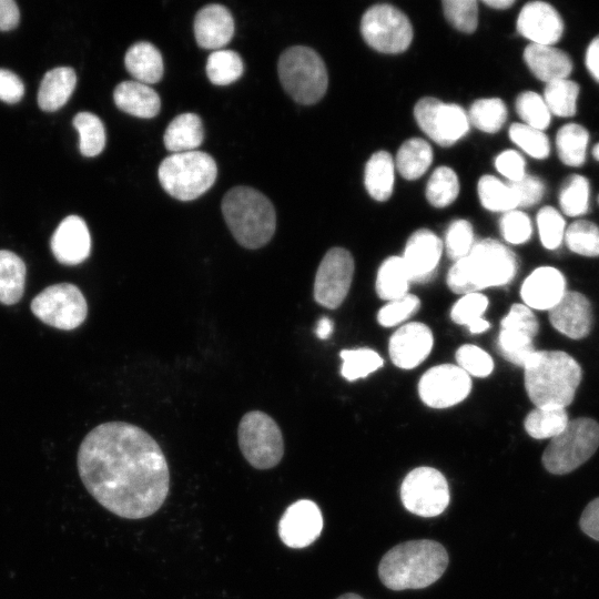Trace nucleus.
<instances>
[{
    "label": "nucleus",
    "mask_w": 599,
    "mask_h": 599,
    "mask_svg": "<svg viewBox=\"0 0 599 599\" xmlns=\"http://www.w3.org/2000/svg\"><path fill=\"white\" fill-rule=\"evenodd\" d=\"M566 293V280L562 273L551 266H541L532 271L524 281L520 296L530 309L549 311Z\"/></svg>",
    "instance_id": "23"
},
{
    "label": "nucleus",
    "mask_w": 599,
    "mask_h": 599,
    "mask_svg": "<svg viewBox=\"0 0 599 599\" xmlns=\"http://www.w3.org/2000/svg\"><path fill=\"white\" fill-rule=\"evenodd\" d=\"M75 84L77 75L72 68L59 67L48 71L39 88V106L47 112L60 109L71 97Z\"/></svg>",
    "instance_id": "28"
},
{
    "label": "nucleus",
    "mask_w": 599,
    "mask_h": 599,
    "mask_svg": "<svg viewBox=\"0 0 599 599\" xmlns=\"http://www.w3.org/2000/svg\"><path fill=\"white\" fill-rule=\"evenodd\" d=\"M222 213L236 242L245 248H260L273 237L276 214L272 202L250 186H235L222 200Z\"/></svg>",
    "instance_id": "5"
},
{
    "label": "nucleus",
    "mask_w": 599,
    "mask_h": 599,
    "mask_svg": "<svg viewBox=\"0 0 599 599\" xmlns=\"http://www.w3.org/2000/svg\"><path fill=\"white\" fill-rule=\"evenodd\" d=\"M432 161L430 145L423 139L413 138L398 149L395 164L403 177L416 180L427 171Z\"/></svg>",
    "instance_id": "33"
},
{
    "label": "nucleus",
    "mask_w": 599,
    "mask_h": 599,
    "mask_svg": "<svg viewBox=\"0 0 599 599\" xmlns=\"http://www.w3.org/2000/svg\"><path fill=\"white\" fill-rule=\"evenodd\" d=\"M19 8L13 0H0V30L8 31L19 23Z\"/></svg>",
    "instance_id": "58"
},
{
    "label": "nucleus",
    "mask_w": 599,
    "mask_h": 599,
    "mask_svg": "<svg viewBox=\"0 0 599 599\" xmlns=\"http://www.w3.org/2000/svg\"><path fill=\"white\" fill-rule=\"evenodd\" d=\"M443 253V242L429 230H418L408 238L402 256L412 282L429 281Z\"/></svg>",
    "instance_id": "21"
},
{
    "label": "nucleus",
    "mask_w": 599,
    "mask_h": 599,
    "mask_svg": "<svg viewBox=\"0 0 599 599\" xmlns=\"http://www.w3.org/2000/svg\"><path fill=\"white\" fill-rule=\"evenodd\" d=\"M592 155L597 161H599V143L595 145L592 150Z\"/></svg>",
    "instance_id": "63"
},
{
    "label": "nucleus",
    "mask_w": 599,
    "mask_h": 599,
    "mask_svg": "<svg viewBox=\"0 0 599 599\" xmlns=\"http://www.w3.org/2000/svg\"><path fill=\"white\" fill-rule=\"evenodd\" d=\"M27 267L11 251L0 250V303L13 305L24 292Z\"/></svg>",
    "instance_id": "30"
},
{
    "label": "nucleus",
    "mask_w": 599,
    "mask_h": 599,
    "mask_svg": "<svg viewBox=\"0 0 599 599\" xmlns=\"http://www.w3.org/2000/svg\"><path fill=\"white\" fill-rule=\"evenodd\" d=\"M51 251L55 260L64 265H78L85 261L91 251V236L84 220L78 215L62 220L51 237Z\"/></svg>",
    "instance_id": "22"
},
{
    "label": "nucleus",
    "mask_w": 599,
    "mask_h": 599,
    "mask_svg": "<svg viewBox=\"0 0 599 599\" xmlns=\"http://www.w3.org/2000/svg\"><path fill=\"white\" fill-rule=\"evenodd\" d=\"M332 331H333V323L327 317L321 318L315 329L317 337L322 339L327 338L332 334Z\"/></svg>",
    "instance_id": "60"
},
{
    "label": "nucleus",
    "mask_w": 599,
    "mask_h": 599,
    "mask_svg": "<svg viewBox=\"0 0 599 599\" xmlns=\"http://www.w3.org/2000/svg\"><path fill=\"white\" fill-rule=\"evenodd\" d=\"M517 268L514 252L496 240L484 238L474 243L469 253L450 267L447 285L458 294L477 293L509 283Z\"/></svg>",
    "instance_id": "4"
},
{
    "label": "nucleus",
    "mask_w": 599,
    "mask_h": 599,
    "mask_svg": "<svg viewBox=\"0 0 599 599\" xmlns=\"http://www.w3.org/2000/svg\"><path fill=\"white\" fill-rule=\"evenodd\" d=\"M473 245L474 232L471 224L466 220L451 222L445 236V248L449 258L456 262L465 257Z\"/></svg>",
    "instance_id": "49"
},
{
    "label": "nucleus",
    "mask_w": 599,
    "mask_h": 599,
    "mask_svg": "<svg viewBox=\"0 0 599 599\" xmlns=\"http://www.w3.org/2000/svg\"><path fill=\"white\" fill-rule=\"evenodd\" d=\"M495 166L509 182L518 181L526 175L525 160L514 150L501 152L495 160Z\"/></svg>",
    "instance_id": "55"
},
{
    "label": "nucleus",
    "mask_w": 599,
    "mask_h": 599,
    "mask_svg": "<svg viewBox=\"0 0 599 599\" xmlns=\"http://www.w3.org/2000/svg\"><path fill=\"white\" fill-rule=\"evenodd\" d=\"M361 32L368 45L383 53L403 52L413 39L408 18L390 4L370 7L362 18Z\"/></svg>",
    "instance_id": "11"
},
{
    "label": "nucleus",
    "mask_w": 599,
    "mask_h": 599,
    "mask_svg": "<svg viewBox=\"0 0 599 599\" xmlns=\"http://www.w3.org/2000/svg\"><path fill=\"white\" fill-rule=\"evenodd\" d=\"M77 465L89 494L122 518L149 517L169 495L170 471L160 445L130 423L95 426L80 444Z\"/></svg>",
    "instance_id": "1"
},
{
    "label": "nucleus",
    "mask_w": 599,
    "mask_h": 599,
    "mask_svg": "<svg viewBox=\"0 0 599 599\" xmlns=\"http://www.w3.org/2000/svg\"><path fill=\"white\" fill-rule=\"evenodd\" d=\"M419 128L437 144L449 146L465 136L469 120L464 109L436 98L420 99L414 109Z\"/></svg>",
    "instance_id": "13"
},
{
    "label": "nucleus",
    "mask_w": 599,
    "mask_h": 599,
    "mask_svg": "<svg viewBox=\"0 0 599 599\" xmlns=\"http://www.w3.org/2000/svg\"><path fill=\"white\" fill-rule=\"evenodd\" d=\"M511 141L531 158L542 160L549 155L550 144L544 131L524 123H514L509 129Z\"/></svg>",
    "instance_id": "47"
},
{
    "label": "nucleus",
    "mask_w": 599,
    "mask_h": 599,
    "mask_svg": "<svg viewBox=\"0 0 599 599\" xmlns=\"http://www.w3.org/2000/svg\"><path fill=\"white\" fill-rule=\"evenodd\" d=\"M234 33V20L226 7L211 3L200 9L194 18V34L204 49L220 50Z\"/></svg>",
    "instance_id": "24"
},
{
    "label": "nucleus",
    "mask_w": 599,
    "mask_h": 599,
    "mask_svg": "<svg viewBox=\"0 0 599 599\" xmlns=\"http://www.w3.org/2000/svg\"><path fill=\"white\" fill-rule=\"evenodd\" d=\"M434 344L433 333L423 323L412 322L400 326L390 337L388 352L399 368L412 369L429 355Z\"/></svg>",
    "instance_id": "19"
},
{
    "label": "nucleus",
    "mask_w": 599,
    "mask_h": 599,
    "mask_svg": "<svg viewBox=\"0 0 599 599\" xmlns=\"http://www.w3.org/2000/svg\"><path fill=\"white\" fill-rule=\"evenodd\" d=\"M487 306L488 298L484 294L478 292L464 294L453 306L450 316L455 323L466 325L470 333L480 334L490 327V324L483 318Z\"/></svg>",
    "instance_id": "37"
},
{
    "label": "nucleus",
    "mask_w": 599,
    "mask_h": 599,
    "mask_svg": "<svg viewBox=\"0 0 599 599\" xmlns=\"http://www.w3.org/2000/svg\"><path fill=\"white\" fill-rule=\"evenodd\" d=\"M537 226L541 244L548 250L559 247L566 227L562 215L552 206H544L537 214Z\"/></svg>",
    "instance_id": "48"
},
{
    "label": "nucleus",
    "mask_w": 599,
    "mask_h": 599,
    "mask_svg": "<svg viewBox=\"0 0 599 599\" xmlns=\"http://www.w3.org/2000/svg\"><path fill=\"white\" fill-rule=\"evenodd\" d=\"M569 423L566 408L536 407L525 418L524 426L528 435L536 439H546L558 436Z\"/></svg>",
    "instance_id": "35"
},
{
    "label": "nucleus",
    "mask_w": 599,
    "mask_h": 599,
    "mask_svg": "<svg viewBox=\"0 0 599 599\" xmlns=\"http://www.w3.org/2000/svg\"><path fill=\"white\" fill-rule=\"evenodd\" d=\"M538 331L539 323L534 312L525 304H514L501 319L497 348L505 359L524 367L536 352L534 338Z\"/></svg>",
    "instance_id": "14"
},
{
    "label": "nucleus",
    "mask_w": 599,
    "mask_h": 599,
    "mask_svg": "<svg viewBox=\"0 0 599 599\" xmlns=\"http://www.w3.org/2000/svg\"><path fill=\"white\" fill-rule=\"evenodd\" d=\"M471 382L458 365L441 364L428 369L419 379L420 399L433 408H447L463 402L470 393Z\"/></svg>",
    "instance_id": "16"
},
{
    "label": "nucleus",
    "mask_w": 599,
    "mask_h": 599,
    "mask_svg": "<svg viewBox=\"0 0 599 599\" xmlns=\"http://www.w3.org/2000/svg\"><path fill=\"white\" fill-rule=\"evenodd\" d=\"M342 376L347 380H356L368 376L383 366L382 357L373 349L357 348L341 352Z\"/></svg>",
    "instance_id": "45"
},
{
    "label": "nucleus",
    "mask_w": 599,
    "mask_h": 599,
    "mask_svg": "<svg viewBox=\"0 0 599 599\" xmlns=\"http://www.w3.org/2000/svg\"><path fill=\"white\" fill-rule=\"evenodd\" d=\"M394 160L386 151L374 153L366 163L365 186L376 201L390 197L394 186Z\"/></svg>",
    "instance_id": "31"
},
{
    "label": "nucleus",
    "mask_w": 599,
    "mask_h": 599,
    "mask_svg": "<svg viewBox=\"0 0 599 599\" xmlns=\"http://www.w3.org/2000/svg\"><path fill=\"white\" fill-rule=\"evenodd\" d=\"M243 61L233 50L213 51L206 61V74L215 85H227L235 82L243 73Z\"/></svg>",
    "instance_id": "39"
},
{
    "label": "nucleus",
    "mask_w": 599,
    "mask_h": 599,
    "mask_svg": "<svg viewBox=\"0 0 599 599\" xmlns=\"http://www.w3.org/2000/svg\"><path fill=\"white\" fill-rule=\"evenodd\" d=\"M204 139L201 118L195 113H182L166 126L163 141L172 153L195 151Z\"/></svg>",
    "instance_id": "29"
},
{
    "label": "nucleus",
    "mask_w": 599,
    "mask_h": 599,
    "mask_svg": "<svg viewBox=\"0 0 599 599\" xmlns=\"http://www.w3.org/2000/svg\"><path fill=\"white\" fill-rule=\"evenodd\" d=\"M399 493L404 507L420 517L440 515L450 499L446 478L432 467L410 470L403 479Z\"/></svg>",
    "instance_id": "12"
},
{
    "label": "nucleus",
    "mask_w": 599,
    "mask_h": 599,
    "mask_svg": "<svg viewBox=\"0 0 599 599\" xmlns=\"http://www.w3.org/2000/svg\"><path fill=\"white\" fill-rule=\"evenodd\" d=\"M237 439L244 458L256 469L275 467L284 455V441L278 425L261 410H251L242 417Z\"/></svg>",
    "instance_id": "9"
},
{
    "label": "nucleus",
    "mask_w": 599,
    "mask_h": 599,
    "mask_svg": "<svg viewBox=\"0 0 599 599\" xmlns=\"http://www.w3.org/2000/svg\"><path fill=\"white\" fill-rule=\"evenodd\" d=\"M599 447V424L588 417L569 420L561 434L550 439L541 461L551 474L571 473L586 463Z\"/></svg>",
    "instance_id": "8"
},
{
    "label": "nucleus",
    "mask_w": 599,
    "mask_h": 599,
    "mask_svg": "<svg viewBox=\"0 0 599 599\" xmlns=\"http://www.w3.org/2000/svg\"><path fill=\"white\" fill-rule=\"evenodd\" d=\"M337 599H364L357 593L348 592L339 596Z\"/></svg>",
    "instance_id": "62"
},
{
    "label": "nucleus",
    "mask_w": 599,
    "mask_h": 599,
    "mask_svg": "<svg viewBox=\"0 0 599 599\" xmlns=\"http://www.w3.org/2000/svg\"><path fill=\"white\" fill-rule=\"evenodd\" d=\"M124 64L135 81L144 84L159 82L163 77V59L160 51L150 42L132 44L124 58Z\"/></svg>",
    "instance_id": "27"
},
{
    "label": "nucleus",
    "mask_w": 599,
    "mask_h": 599,
    "mask_svg": "<svg viewBox=\"0 0 599 599\" xmlns=\"http://www.w3.org/2000/svg\"><path fill=\"white\" fill-rule=\"evenodd\" d=\"M524 59L531 73L546 83L566 79L572 71L569 54L554 45L530 43L524 51Z\"/></svg>",
    "instance_id": "25"
},
{
    "label": "nucleus",
    "mask_w": 599,
    "mask_h": 599,
    "mask_svg": "<svg viewBox=\"0 0 599 599\" xmlns=\"http://www.w3.org/2000/svg\"><path fill=\"white\" fill-rule=\"evenodd\" d=\"M568 248L579 255L599 256V226L591 221L577 220L565 232Z\"/></svg>",
    "instance_id": "43"
},
{
    "label": "nucleus",
    "mask_w": 599,
    "mask_h": 599,
    "mask_svg": "<svg viewBox=\"0 0 599 599\" xmlns=\"http://www.w3.org/2000/svg\"><path fill=\"white\" fill-rule=\"evenodd\" d=\"M24 94L21 79L10 70L0 69V100L6 103H17Z\"/></svg>",
    "instance_id": "56"
},
{
    "label": "nucleus",
    "mask_w": 599,
    "mask_h": 599,
    "mask_svg": "<svg viewBox=\"0 0 599 599\" xmlns=\"http://www.w3.org/2000/svg\"><path fill=\"white\" fill-rule=\"evenodd\" d=\"M443 8L447 20L459 31L470 33L478 22V7L475 0H445Z\"/></svg>",
    "instance_id": "50"
},
{
    "label": "nucleus",
    "mask_w": 599,
    "mask_h": 599,
    "mask_svg": "<svg viewBox=\"0 0 599 599\" xmlns=\"http://www.w3.org/2000/svg\"><path fill=\"white\" fill-rule=\"evenodd\" d=\"M459 193V182L454 170L447 166L437 167L430 175L426 197L436 207H444L455 201Z\"/></svg>",
    "instance_id": "44"
},
{
    "label": "nucleus",
    "mask_w": 599,
    "mask_h": 599,
    "mask_svg": "<svg viewBox=\"0 0 599 599\" xmlns=\"http://www.w3.org/2000/svg\"><path fill=\"white\" fill-rule=\"evenodd\" d=\"M323 517L318 506L308 499L290 505L278 521V536L290 548H305L321 535Z\"/></svg>",
    "instance_id": "17"
},
{
    "label": "nucleus",
    "mask_w": 599,
    "mask_h": 599,
    "mask_svg": "<svg viewBox=\"0 0 599 599\" xmlns=\"http://www.w3.org/2000/svg\"><path fill=\"white\" fill-rule=\"evenodd\" d=\"M113 99L120 110L143 119L155 116L161 108L159 94L150 85L135 80L119 83Z\"/></svg>",
    "instance_id": "26"
},
{
    "label": "nucleus",
    "mask_w": 599,
    "mask_h": 599,
    "mask_svg": "<svg viewBox=\"0 0 599 599\" xmlns=\"http://www.w3.org/2000/svg\"><path fill=\"white\" fill-rule=\"evenodd\" d=\"M467 115L475 128L486 133H495L507 119V108L498 98L480 99L471 104Z\"/></svg>",
    "instance_id": "42"
},
{
    "label": "nucleus",
    "mask_w": 599,
    "mask_h": 599,
    "mask_svg": "<svg viewBox=\"0 0 599 599\" xmlns=\"http://www.w3.org/2000/svg\"><path fill=\"white\" fill-rule=\"evenodd\" d=\"M579 85L569 78L546 83L544 100L551 113L561 118L573 116L577 112Z\"/></svg>",
    "instance_id": "36"
},
{
    "label": "nucleus",
    "mask_w": 599,
    "mask_h": 599,
    "mask_svg": "<svg viewBox=\"0 0 599 599\" xmlns=\"http://www.w3.org/2000/svg\"><path fill=\"white\" fill-rule=\"evenodd\" d=\"M30 308L44 324L65 331L80 326L88 314L82 292L71 283L45 287L32 300Z\"/></svg>",
    "instance_id": "10"
},
{
    "label": "nucleus",
    "mask_w": 599,
    "mask_h": 599,
    "mask_svg": "<svg viewBox=\"0 0 599 599\" xmlns=\"http://www.w3.org/2000/svg\"><path fill=\"white\" fill-rule=\"evenodd\" d=\"M592 307L589 300L575 291H566L560 301L549 309L551 325L572 339L588 336L592 327Z\"/></svg>",
    "instance_id": "20"
},
{
    "label": "nucleus",
    "mask_w": 599,
    "mask_h": 599,
    "mask_svg": "<svg viewBox=\"0 0 599 599\" xmlns=\"http://www.w3.org/2000/svg\"><path fill=\"white\" fill-rule=\"evenodd\" d=\"M518 32L534 44L554 45L564 33V21L549 3L532 1L520 10Z\"/></svg>",
    "instance_id": "18"
},
{
    "label": "nucleus",
    "mask_w": 599,
    "mask_h": 599,
    "mask_svg": "<svg viewBox=\"0 0 599 599\" xmlns=\"http://www.w3.org/2000/svg\"><path fill=\"white\" fill-rule=\"evenodd\" d=\"M590 197V184L586 176L580 174L569 175L559 191V205L568 216L576 217L588 212Z\"/></svg>",
    "instance_id": "38"
},
{
    "label": "nucleus",
    "mask_w": 599,
    "mask_h": 599,
    "mask_svg": "<svg viewBox=\"0 0 599 599\" xmlns=\"http://www.w3.org/2000/svg\"><path fill=\"white\" fill-rule=\"evenodd\" d=\"M478 195L484 207L494 212L516 210L518 203L508 185L493 175H484L478 181Z\"/></svg>",
    "instance_id": "41"
},
{
    "label": "nucleus",
    "mask_w": 599,
    "mask_h": 599,
    "mask_svg": "<svg viewBox=\"0 0 599 599\" xmlns=\"http://www.w3.org/2000/svg\"><path fill=\"white\" fill-rule=\"evenodd\" d=\"M456 361L465 373L476 377H486L494 369L490 355L476 345L460 346L456 352Z\"/></svg>",
    "instance_id": "51"
},
{
    "label": "nucleus",
    "mask_w": 599,
    "mask_h": 599,
    "mask_svg": "<svg viewBox=\"0 0 599 599\" xmlns=\"http://www.w3.org/2000/svg\"><path fill=\"white\" fill-rule=\"evenodd\" d=\"M485 4L495 9H506L514 4L512 0H485Z\"/></svg>",
    "instance_id": "61"
},
{
    "label": "nucleus",
    "mask_w": 599,
    "mask_h": 599,
    "mask_svg": "<svg viewBox=\"0 0 599 599\" xmlns=\"http://www.w3.org/2000/svg\"><path fill=\"white\" fill-rule=\"evenodd\" d=\"M518 206L528 207L537 204L544 196L545 184L536 176L526 174L518 181L508 182Z\"/></svg>",
    "instance_id": "54"
},
{
    "label": "nucleus",
    "mask_w": 599,
    "mask_h": 599,
    "mask_svg": "<svg viewBox=\"0 0 599 599\" xmlns=\"http://www.w3.org/2000/svg\"><path fill=\"white\" fill-rule=\"evenodd\" d=\"M447 566L448 554L443 545L429 539L409 540L382 557L378 576L390 590L423 589L437 581Z\"/></svg>",
    "instance_id": "2"
},
{
    "label": "nucleus",
    "mask_w": 599,
    "mask_h": 599,
    "mask_svg": "<svg viewBox=\"0 0 599 599\" xmlns=\"http://www.w3.org/2000/svg\"><path fill=\"white\" fill-rule=\"evenodd\" d=\"M585 63L590 75L599 83V34L589 43Z\"/></svg>",
    "instance_id": "59"
},
{
    "label": "nucleus",
    "mask_w": 599,
    "mask_h": 599,
    "mask_svg": "<svg viewBox=\"0 0 599 599\" xmlns=\"http://www.w3.org/2000/svg\"><path fill=\"white\" fill-rule=\"evenodd\" d=\"M158 175L169 195L180 201H191L214 184L217 166L214 159L202 151L172 153L161 162Z\"/></svg>",
    "instance_id": "6"
},
{
    "label": "nucleus",
    "mask_w": 599,
    "mask_h": 599,
    "mask_svg": "<svg viewBox=\"0 0 599 599\" xmlns=\"http://www.w3.org/2000/svg\"><path fill=\"white\" fill-rule=\"evenodd\" d=\"M354 274V260L342 247L326 252L314 281V298L326 308H337L345 300Z\"/></svg>",
    "instance_id": "15"
},
{
    "label": "nucleus",
    "mask_w": 599,
    "mask_h": 599,
    "mask_svg": "<svg viewBox=\"0 0 599 599\" xmlns=\"http://www.w3.org/2000/svg\"><path fill=\"white\" fill-rule=\"evenodd\" d=\"M500 233L511 244L526 243L532 233L530 219L521 211L511 210L500 219Z\"/></svg>",
    "instance_id": "53"
},
{
    "label": "nucleus",
    "mask_w": 599,
    "mask_h": 599,
    "mask_svg": "<svg viewBox=\"0 0 599 599\" xmlns=\"http://www.w3.org/2000/svg\"><path fill=\"white\" fill-rule=\"evenodd\" d=\"M589 133L578 123H567L556 135L557 153L561 162L568 166H581L586 161Z\"/></svg>",
    "instance_id": "34"
},
{
    "label": "nucleus",
    "mask_w": 599,
    "mask_h": 599,
    "mask_svg": "<svg viewBox=\"0 0 599 599\" xmlns=\"http://www.w3.org/2000/svg\"><path fill=\"white\" fill-rule=\"evenodd\" d=\"M419 298L413 294L390 301L377 314L378 323L384 327H393L413 316L419 308Z\"/></svg>",
    "instance_id": "52"
},
{
    "label": "nucleus",
    "mask_w": 599,
    "mask_h": 599,
    "mask_svg": "<svg viewBox=\"0 0 599 599\" xmlns=\"http://www.w3.org/2000/svg\"><path fill=\"white\" fill-rule=\"evenodd\" d=\"M525 387L536 407L566 408L575 398L582 370L561 351H536L524 365Z\"/></svg>",
    "instance_id": "3"
},
{
    "label": "nucleus",
    "mask_w": 599,
    "mask_h": 599,
    "mask_svg": "<svg viewBox=\"0 0 599 599\" xmlns=\"http://www.w3.org/2000/svg\"><path fill=\"white\" fill-rule=\"evenodd\" d=\"M277 71L284 90L301 104H313L326 92V67L322 58L308 47L286 49L278 59Z\"/></svg>",
    "instance_id": "7"
},
{
    "label": "nucleus",
    "mask_w": 599,
    "mask_h": 599,
    "mask_svg": "<svg viewBox=\"0 0 599 599\" xmlns=\"http://www.w3.org/2000/svg\"><path fill=\"white\" fill-rule=\"evenodd\" d=\"M73 126L79 133V149L82 155L92 158L102 152L105 145V129L95 114L78 113L73 119Z\"/></svg>",
    "instance_id": "40"
},
{
    "label": "nucleus",
    "mask_w": 599,
    "mask_h": 599,
    "mask_svg": "<svg viewBox=\"0 0 599 599\" xmlns=\"http://www.w3.org/2000/svg\"><path fill=\"white\" fill-rule=\"evenodd\" d=\"M579 525L590 538L599 541V497L591 500L583 509Z\"/></svg>",
    "instance_id": "57"
},
{
    "label": "nucleus",
    "mask_w": 599,
    "mask_h": 599,
    "mask_svg": "<svg viewBox=\"0 0 599 599\" xmlns=\"http://www.w3.org/2000/svg\"><path fill=\"white\" fill-rule=\"evenodd\" d=\"M516 111L522 123L544 131L551 121V113L541 95L525 91L516 99Z\"/></svg>",
    "instance_id": "46"
},
{
    "label": "nucleus",
    "mask_w": 599,
    "mask_h": 599,
    "mask_svg": "<svg viewBox=\"0 0 599 599\" xmlns=\"http://www.w3.org/2000/svg\"><path fill=\"white\" fill-rule=\"evenodd\" d=\"M410 277L400 256H390L380 265L376 277V293L385 301H394L405 296L409 288Z\"/></svg>",
    "instance_id": "32"
}]
</instances>
